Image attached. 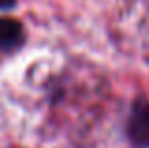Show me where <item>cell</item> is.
<instances>
[{
  "label": "cell",
  "mask_w": 149,
  "mask_h": 148,
  "mask_svg": "<svg viewBox=\"0 0 149 148\" xmlns=\"http://www.w3.org/2000/svg\"><path fill=\"white\" fill-rule=\"evenodd\" d=\"M125 139L130 148H149V101L143 97H138L128 110Z\"/></svg>",
  "instance_id": "obj_1"
},
{
  "label": "cell",
  "mask_w": 149,
  "mask_h": 148,
  "mask_svg": "<svg viewBox=\"0 0 149 148\" xmlns=\"http://www.w3.org/2000/svg\"><path fill=\"white\" fill-rule=\"evenodd\" d=\"M25 44V27L13 17H0V53H11Z\"/></svg>",
  "instance_id": "obj_2"
},
{
  "label": "cell",
  "mask_w": 149,
  "mask_h": 148,
  "mask_svg": "<svg viewBox=\"0 0 149 148\" xmlns=\"http://www.w3.org/2000/svg\"><path fill=\"white\" fill-rule=\"evenodd\" d=\"M17 6V0H0V10H11Z\"/></svg>",
  "instance_id": "obj_3"
}]
</instances>
